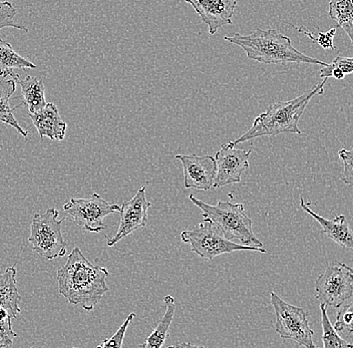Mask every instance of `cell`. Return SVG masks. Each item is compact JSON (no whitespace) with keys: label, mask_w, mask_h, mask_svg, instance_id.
I'll list each match as a JSON object with an SVG mask.
<instances>
[{"label":"cell","mask_w":353,"mask_h":348,"mask_svg":"<svg viewBox=\"0 0 353 348\" xmlns=\"http://www.w3.org/2000/svg\"><path fill=\"white\" fill-rule=\"evenodd\" d=\"M13 68L26 70V68H37V65L17 54L10 43L0 39V76L6 78L8 72Z\"/></svg>","instance_id":"obj_21"},{"label":"cell","mask_w":353,"mask_h":348,"mask_svg":"<svg viewBox=\"0 0 353 348\" xmlns=\"http://www.w3.org/2000/svg\"><path fill=\"white\" fill-rule=\"evenodd\" d=\"M251 153L252 149H237L232 141L224 143L215 156L217 172L213 188L241 182L242 174L249 169Z\"/></svg>","instance_id":"obj_10"},{"label":"cell","mask_w":353,"mask_h":348,"mask_svg":"<svg viewBox=\"0 0 353 348\" xmlns=\"http://www.w3.org/2000/svg\"><path fill=\"white\" fill-rule=\"evenodd\" d=\"M17 337V332L12 328V318L0 321V348L12 347Z\"/></svg>","instance_id":"obj_29"},{"label":"cell","mask_w":353,"mask_h":348,"mask_svg":"<svg viewBox=\"0 0 353 348\" xmlns=\"http://www.w3.org/2000/svg\"><path fill=\"white\" fill-rule=\"evenodd\" d=\"M327 79H323L319 85L294 100L277 101L269 105L266 112H262L254 120L251 129L234 142L235 145L261 136H277L283 133L301 135L302 132L298 127V122L310 101L314 96L323 94L324 85Z\"/></svg>","instance_id":"obj_3"},{"label":"cell","mask_w":353,"mask_h":348,"mask_svg":"<svg viewBox=\"0 0 353 348\" xmlns=\"http://www.w3.org/2000/svg\"><path fill=\"white\" fill-rule=\"evenodd\" d=\"M134 316H136V314H134V312L130 314L129 316L125 319V323H123V325H121V327L117 330L116 334L110 337V338L107 339V340L103 341V342H101V345H99L98 348L123 347V338H125V332H127L128 327H129L130 323H132Z\"/></svg>","instance_id":"obj_27"},{"label":"cell","mask_w":353,"mask_h":348,"mask_svg":"<svg viewBox=\"0 0 353 348\" xmlns=\"http://www.w3.org/2000/svg\"><path fill=\"white\" fill-rule=\"evenodd\" d=\"M270 300L275 312V330L282 339L293 340L300 347L314 348V331L308 323V314L302 307L285 303L274 291Z\"/></svg>","instance_id":"obj_7"},{"label":"cell","mask_w":353,"mask_h":348,"mask_svg":"<svg viewBox=\"0 0 353 348\" xmlns=\"http://www.w3.org/2000/svg\"><path fill=\"white\" fill-rule=\"evenodd\" d=\"M121 207L105 201L99 194L94 193L87 199H70L63 206V211L83 230L99 233L105 228L103 219L110 214L120 212Z\"/></svg>","instance_id":"obj_8"},{"label":"cell","mask_w":353,"mask_h":348,"mask_svg":"<svg viewBox=\"0 0 353 348\" xmlns=\"http://www.w3.org/2000/svg\"><path fill=\"white\" fill-rule=\"evenodd\" d=\"M330 19L350 37L353 45V0H330Z\"/></svg>","instance_id":"obj_20"},{"label":"cell","mask_w":353,"mask_h":348,"mask_svg":"<svg viewBox=\"0 0 353 348\" xmlns=\"http://www.w3.org/2000/svg\"><path fill=\"white\" fill-rule=\"evenodd\" d=\"M320 312H321V325H322V342L324 348L332 347H350L353 345L344 340L342 337L339 336L334 326L330 323L327 315V306L325 304L320 303Z\"/></svg>","instance_id":"obj_22"},{"label":"cell","mask_w":353,"mask_h":348,"mask_svg":"<svg viewBox=\"0 0 353 348\" xmlns=\"http://www.w3.org/2000/svg\"><path fill=\"white\" fill-rule=\"evenodd\" d=\"M175 158L183 165L185 188L203 191L213 188L217 172L215 158L210 155H176Z\"/></svg>","instance_id":"obj_12"},{"label":"cell","mask_w":353,"mask_h":348,"mask_svg":"<svg viewBox=\"0 0 353 348\" xmlns=\"http://www.w3.org/2000/svg\"><path fill=\"white\" fill-rule=\"evenodd\" d=\"M15 88H17V83L13 79L2 78L0 79V122L4 123L14 127L21 136L26 138L28 135V132L24 131L23 129L19 125L17 119H15L13 112L21 107V103L14 108H10V100L11 96L14 94Z\"/></svg>","instance_id":"obj_19"},{"label":"cell","mask_w":353,"mask_h":348,"mask_svg":"<svg viewBox=\"0 0 353 348\" xmlns=\"http://www.w3.org/2000/svg\"><path fill=\"white\" fill-rule=\"evenodd\" d=\"M346 267H347V269L350 270V272L352 273L353 276V268H350V266L346 265Z\"/></svg>","instance_id":"obj_31"},{"label":"cell","mask_w":353,"mask_h":348,"mask_svg":"<svg viewBox=\"0 0 353 348\" xmlns=\"http://www.w3.org/2000/svg\"><path fill=\"white\" fill-rule=\"evenodd\" d=\"M341 70L344 76L346 74H353V57H336L333 59L332 63H327L325 67L321 68L319 72L320 78H325L326 74L330 72L331 70Z\"/></svg>","instance_id":"obj_26"},{"label":"cell","mask_w":353,"mask_h":348,"mask_svg":"<svg viewBox=\"0 0 353 348\" xmlns=\"http://www.w3.org/2000/svg\"><path fill=\"white\" fill-rule=\"evenodd\" d=\"M8 76L14 79L15 83L21 85L22 96H23V105L28 107L30 114H34L43 109L46 105V88L43 79L35 76H28L21 79L19 74H15L13 70L8 72Z\"/></svg>","instance_id":"obj_16"},{"label":"cell","mask_w":353,"mask_h":348,"mask_svg":"<svg viewBox=\"0 0 353 348\" xmlns=\"http://www.w3.org/2000/svg\"><path fill=\"white\" fill-rule=\"evenodd\" d=\"M181 240L184 243L190 244L192 252H195L201 258L213 260L226 253L236 251H256L267 253L266 249L250 247L243 244L234 243L225 236L223 231L213 221L205 218L204 221L193 230L183 231Z\"/></svg>","instance_id":"obj_5"},{"label":"cell","mask_w":353,"mask_h":348,"mask_svg":"<svg viewBox=\"0 0 353 348\" xmlns=\"http://www.w3.org/2000/svg\"><path fill=\"white\" fill-rule=\"evenodd\" d=\"M109 275L107 268L90 263L81 249L76 247L68 255L65 266L57 270V290L68 303L90 311L109 292Z\"/></svg>","instance_id":"obj_1"},{"label":"cell","mask_w":353,"mask_h":348,"mask_svg":"<svg viewBox=\"0 0 353 348\" xmlns=\"http://www.w3.org/2000/svg\"><path fill=\"white\" fill-rule=\"evenodd\" d=\"M339 156L343 164L342 180L347 186L353 188V147L350 150H339Z\"/></svg>","instance_id":"obj_28"},{"label":"cell","mask_w":353,"mask_h":348,"mask_svg":"<svg viewBox=\"0 0 353 348\" xmlns=\"http://www.w3.org/2000/svg\"><path fill=\"white\" fill-rule=\"evenodd\" d=\"M225 41L239 46L249 59L265 65H285L288 63H311L325 67L327 63L302 54L286 35L275 30H256L248 35L235 34L225 37Z\"/></svg>","instance_id":"obj_2"},{"label":"cell","mask_w":353,"mask_h":348,"mask_svg":"<svg viewBox=\"0 0 353 348\" xmlns=\"http://www.w3.org/2000/svg\"><path fill=\"white\" fill-rule=\"evenodd\" d=\"M189 199L202 211L203 217L217 225L231 241L239 240L243 245L263 248V243L254 234L252 220L245 212L242 203L219 201L212 206L194 197L193 194H190Z\"/></svg>","instance_id":"obj_4"},{"label":"cell","mask_w":353,"mask_h":348,"mask_svg":"<svg viewBox=\"0 0 353 348\" xmlns=\"http://www.w3.org/2000/svg\"><path fill=\"white\" fill-rule=\"evenodd\" d=\"M326 268L315 281L316 299L333 308H341L353 295V276L345 263Z\"/></svg>","instance_id":"obj_9"},{"label":"cell","mask_w":353,"mask_h":348,"mask_svg":"<svg viewBox=\"0 0 353 348\" xmlns=\"http://www.w3.org/2000/svg\"><path fill=\"white\" fill-rule=\"evenodd\" d=\"M350 334H353V330H352V331H350Z\"/></svg>","instance_id":"obj_32"},{"label":"cell","mask_w":353,"mask_h":348,"mask_svg":"<svg viewBox=\"0 0 353 348\" xmlns=\"http://www.w3.org/2000/svg\"><path fill=\"white\" fill-rule=\"evenodd\" d=\"M59 211L48 209L43 214L35 213L30 225L28 242L33 252L48 260L63 257L66 253V243L61 232L63 220H59Z\"/></svg>","instance_id":"obj_6"},{"label":"cell","mask_w":353,"mask_h":348,"mask_svg":"<svg viewBox=\"0 0 353 348\" xmlns=\"http://www.w3.org/2000/svg\"><path fill=\"white\" fill-rule=\"evenodd\" d=\"M17 274L15 266L0 273V307L6 308L12 319L17 318V315L21 312L19 307L21 296L17 289Z\"/></svg>","instance_id":"obj_17"},{"label":"cell","mask_w":353,"mask_h":348,"mask_svg":"<svg viewBox=\"0 0 353 348\" xmlns=\"http://www.w3.org/2000/svg\"><path fill=\"white\" fill-rule=\"evenodd\" d=\"M193 6L195 12L214 35L221 28L232 24L237 0H185Z\"/></svg>","instance_id":"obj_13"},{"label":"cell","mask_w":353,"mask_h":348,"mask_svg":"<svg viewBox=\"0 0 353 348\" xmlns=\"http://www.w3.org/2000/svg\"><path fill=\"white\" fill-rule=\"evenodd\" d=\"M151 206L152 203L147 200V185H143L131 200L121 205L119 212L121 216L120 226L114 237L110 238L105 235L108 246L112 247L123 238L129 236L138 229L145 227L148 210Z\"/></svg>","instance_id":"obj_11"},{"label":"cell","mask_w":353,"mask_h":348,"mask_svg":"<svg viewBox=\"0 0 353 348\" xmlns=\"http://www.w3.org/2000/svg\"><path fill=\"white\" fill-rule=\"evenodd\" d=\"M165 305V314L157 323L156 327L151 334L147 337L145 342L141 345L143 348H161L164 347L165 340L169 337V328L172 325L174 316H175L176 303L175 298L171 295L164 297Z\"/></svg>","instance_id":"obj_18"},{"label":"cell","mask_w":353,"mask_h":348,"mask_svg":"<svg viewBox=\"0 0 353 348\" xmlns=\"http://www.w3.org/2000/svg\"><path fill=\"white\" fill-rule=\"evenodd\" d=\"M197 347V345H191V343H184V345H176L172 347Z\"/></svg>","instance_id":"obj_30"},{"label":"cell","mask_w":353,"mask_h":348,"mask_svg":"<svg viewBox=\"0 0 353 348\" xmlns=\"http://www.w3.org/2000/svg\"><path fill=\"white\" fill-rule=\"evenodd\" d=\"M17 10L10 1L0 0V30L6 28H13L17 30L28 32V30L21 24L15 23L14 17L17 15Z\"/></svg>","instance_id":"obj_23"},{"label":"cell","mask_w":353,"mask_h":348,"mask_svg":"<svg viewBox=\"0 0 353 348\" xmlns=\"http://www.w3.org/2000/svg\"><path fill=\"white\" fill-rule=\"evenodd\" d=\"M337 332L348 330H353V300L346 303L341 306L339 311L337 312L336 321L334 325Z\"/></svg>","instance_id":"obj_25"},{"label":"cell","mask_w":353,"mask_h":348,"mask_svg":"<svg viewBox=\"0 0 353 348\" xmlns=\"http://www.w3.org/2000/svg\"><path fill=\"white\" fill-rule=\"evenodd\" d=\"M30 118L39 132V138L48 136L52 141H63L65 138L68 125L61 119L54 103H46L41 111L30 114Z\"/></svg>","instance_id":"obj_15"},{"label":"cell","mask_w":353,"mask_h":348,"mask_svg":"<svg viewBox=\"0 0 353 348\" xmlns=\"http://www.w3.org/2000/svg\"><path fill=\"white\" fill-rule=\"evenodd\" d=\"M293 28H296L298 32H301V34H305L313 43H317L324 50H336L334 43H333V39H334V35L336 34V28H331L328 32H319L317 34H313L312 32H309L303 26L302 28L293 26Z\"/></svg>","instance_id":"obj_24"},{"label":"cell","mask_w":353,"mask_h":348,"mask_svg":"<svg viewBox=\"0 0 353 348\" xmlns=\"http://www.w3.org/2000/svg\"><path fill=\"white\" fill-rule=\"evenodd\" d=\"M300 206L309 214L311 217L314 218L320 224L322 232L325 236L339 244L343 248L352 249L353 250V230L348 224L345 216L337 215L333 220L325 219L311 210L309 204L304 201L303 198H300Z\"/></svg>","instance_id":"obj_14"}]
</instances>
